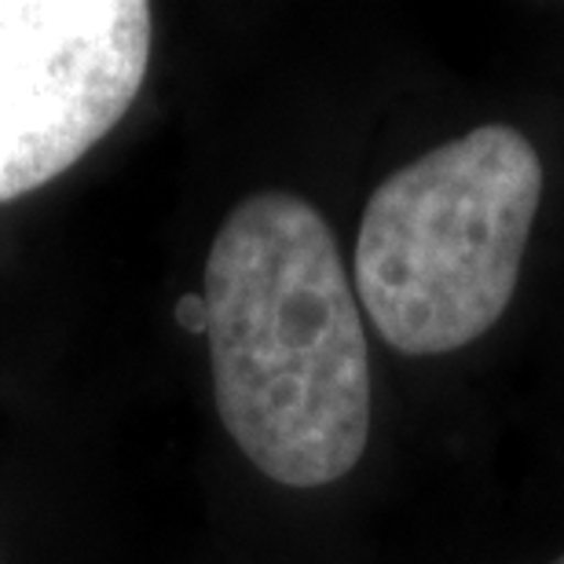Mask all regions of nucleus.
I'll use <instances>...</instances> for the list:
<instances>
[{"label": "nucleus", "instance_id": "nucleus-3", "mask_svg": "<svg viewBox=\"0 0 564 564\" xmlns=\"http://www.w3.org/2000/svg\"><path fill=\"white\" fill-rule=\"evenodd\" d=\"M147 63L143 0H0V202L82 162L126 118Z\"/></svg>", "mask_w": 564, "mask_h": 564}, {"label": "nucleus", "instance_id": "nucleus-4", "mask_svg": "<svg viewBox=\"0 0 564 564\" xmlns=\"http://www.w3.org/2000/svg\"><path fill=\"white\" fill-rule=\"evenodd\" d=\"M176 319L191 334H206V301H202V293H184V297H180Z\"/></svg>", "mask_w": 564, "mask_h": 564}, {"label": "nucleus", "instance_id": "nucleus-1", "mask_svg": "<svg viewBox=\"0 0 564 564\" xmlns=\"http://www.w3.org/2000/svg\"><path fill=\"white\" fill-rule=\"evenodd\" d=\"M206 341L224 429L264 477L323 488L364 458L370 356L341 250L323 213L257 191L206 261Z\"/></svg>", "mask_w": 564, "mask_h": 564}, {"label": "nucleus", "instance_id": "nucleus-5", "mask_svg": "<svg viewBox=\"0 0 564 564\" xmlns=\"http://www.w3.org/2000/svg\"><path fill=\"white\" fill-rule=\"evenodd\" d=\"M550 564H564V554H561V557H557V561H550Z\"/></svg>", "mask_w": 564, "mask_h": 564}, {"label": "nucleus", "instance_id": "nucleus-2", "mask_svg": "<svg viewBox=\"0 0 564 564\" xmlns=\"http://www.w3.org/2000/svg\"><path fill=\"white\" fill-rule=\"evenodd\" d=\"M543 198L524 132L480 126L397 169L364 209L356 293L403 356H447L510 308Z\"/></svg>", "mask_w": 564, "mask_h": 564}]
</instances>
